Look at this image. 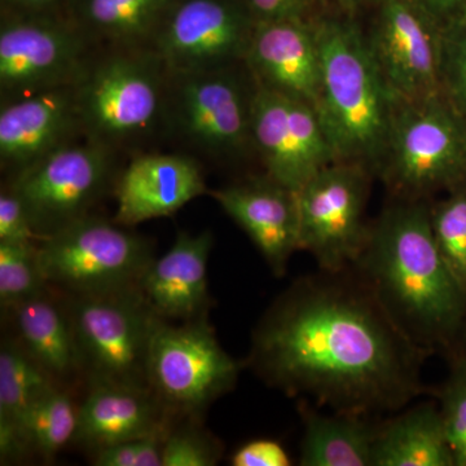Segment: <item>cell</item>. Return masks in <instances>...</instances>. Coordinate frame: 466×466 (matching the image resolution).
Here are the masks:
<instances>
[{
  "label": "cell",
  "instance_id": "6da1fadb",
  "mask_svg": "<svg viewBox=\"0 0 466 466\" xmlns=\"http://www.w3.org/2000/svg\"><path fill=\"white\" fill-rule=\"evenodd\" d=\"M422 349L354 266L299 279L267 311L250 360L289 395L379 419L426 391Z\"/></svg>",
  "mask_w": 466,
  "mask_h": 466
},
{
  "label": "cell",
  "instance_id": "7a4b0ae2",
  "mask_svg": "<svg viewBox=\"0 0 466 466\" xmlns=\"http://www.w3.org/2000/svg\"><path fill=\"white\" fill-rule=\"evenodd\" d=\"M428 200L391 198L370 225L355 268L422 349L452 348L466 321V293L441 258Z\"/></svg>",
  "mask_w": 466,
  "mask_h": 466
},
{
  "label": "cell",
  "instance_id": "3957f363",
  "mask_svg": "<svg viewBox=\"0 0 466 466\" xmlns=\"http://www.w3.org/2000/svg\"><path fill=\"white\" fill-rule=\"evenodd\" d=\"M318 39V112L337 161L361 165L376 177L395 97L352 18L320 15Z\"/></svg>",
  "mask_w": 466,
  "mask_h": 466
},
{
  "label": "cell",
  "instance_id": "277c9868",
  "mask_svg": "<svg viewBox=\"0 0 466 466\" xmlns=\"http://www.w3.org/2000/svg\"><path fill=\"white\" fill-rule=\"evenodd\" d=\"M168 76L152 48H100L76 85L85 139L116 155L140 153L164 133Z\"/></svg>",
  "mask_w": 466,
  "mask_h": 466
},
{
  "label": "cell",
  "instance_id": "5b68a950",
  "mask_svg": "<svg viewBox=\"0 0 466 466\" xmlns=\"http://www.w3.org/2000/svg\"><path fill=\"white\" fill-rule=\"evenodd\" d=\"M376 177L391 198L428 200L466 184V119L443 95L394 110Z\"/></svg>",
  "mask_w": 466,
  "mask_h": 466
},
{
  "label": "cell",
  "instance_id": "8992f818",
  "mask_svg": "<svg viewBox=\"0 0 466 466\" xmlns=\"http://www.w3.org/2000/svg\"><path fill=\"white\" fill-rule=\"evenodd\" d=\"M254 91L256 82L244 63L207 72L170 73L164 133L211 161L242 157L253 150Z\"/></svg>",
  "mask_w": 466,
  "mask_h": 466
},
{
  "label": "cell",
  "instance_id": "52a82bcc",
  "mask_svg": "<svg viewBox=\"0 0 466 466\" xmlns=\"http://www.w3.org/2000/svg\"><path fill=\"white\" fill-rule=\"evenodd\" d=\"M153 259L148 241L95 216L82 218L38 244L45 280L76 296L137 289Z\"/></svg>",
  "mask_w": 466,
  "mask_h": 466
},
{
  "label": "cell",
  "instance_id": "ba28073f",
  "mask_svg": "<svg viewBox=\"0 0 466 466\" xmlns=\"http://www.w3.org/2000/svg\"><path fill=\"white\" fill-rule=\"evenodd\" d=\"M99 51L72 16L2 14V104L78 84Z\"/></svg>",
  "mask_w": 466,
  "mask_h": 466
},
{
  "label": "cell",
  "instance_id": "9c48e42d",
  "mask_svg": "<svg viewBox=\"0 0 466 466\" xmlns=\"http://www.w3.org/2000/svg\"><path fill=\"white\" fill-rule=\"evenodd\" d=\"M159 318L139 288L76 296L70 319L82 364L92 379L150 391V343Z\"/></svg>",
  "mask_w": 466,
  "mask_h": 466
},
{
  "label": "cell",
  "instance_id": "30bf717a",
  "mask_svg": "<svg viewBox=\"0 0 466 466\" xmlns=\"http://www.w3.org/2000/svg\"><path fill=\"white\" fill-rule=\"evenodd\" d=\"M373 177L361 165L336 161L297 192L300 250L309 251L319 268H348L363 253L372 225L366 208Z\"/></svg>",
  "mask_w": 466,
  "mask_h": 466
},
{
  "label": "cell",
  "instance_id": "8fae6325",
  "mask_svg": "<svg viewBox=\"0 0 466 466\" xmlns=\"http://www.w3.org/2000/svg\"><path fill=\"white\" fill-rule=\"evenodd\" d=\"M240 370L202 315L179 327L159 318L150 343L148 385L167 407L201 412L231 390Z\"/></svg>",
  "mask_w": 466,
  "mask_h": 466
},
{
  "label": "cell",
  "instance_id": "7c38bea8",
  "mask_svg": "<svg viewBox=\"0 0 466 466\" xmlns=\"http://www.w3.org/2000/svg\"><path fill=\"white\" fill-rule=\"evenodd\" d=\"M116 158L112 150L84 137L12 175L7 187L23 201L34 231L45 238L90 216L113 179Z\"/></svg>",
  "mask_w": 466,
  "mask_h": 466
},
{
  "label": "cell",
  "instance_id": "4fadbf2b",
  "mask_svg": "<svg viewBox=\"0 0 466 466\" xmlns=\"http://www.w3.org/2000/svg\"><path fill=\"white\" fill-rule=\"evenodd\" d=\"M254 26L242 0H177L150 48L173 75L238 66Z\"/></svg>",
  "mask_w": 466,
  "mask_h": 466
},
{
  "label": "cell",
  "instance_id": "5bb4252c",
  "mask_svg": "<svg viewBox=\"0 0 466 466\" xmlns=\"http://www.w3.org/2000/svg\"><path fill=\"white\" fill-rule=\"evenodd\" d=\"M251 147L267 177L294 192L337 161L317 106L257 85Z\"/></svg>",
  "mask_w": 466,
  "mask_h": 466
},
{
  "label": "cell",
  "instance_id": "9a60e30c",
  "mask_svg": "<svg viewBox=\"0 0 466 466\" xmlns=\"http://www.w3.org/2000/svg\"><path fill=\"white\" fill-rule=\"evenodd\" d=\"M366 36L392 96L416 101L441 95V27L416 0H379Z\"/></svg>",
  "mask_w": 466,
  "mask_h": 466
},
{
  "label": "cell",
  "instance_id": "2e32d148",
  "mask_svg": "<svg viewBox=\"0 0 466 466\" xmlns=\"http://www.w3.org/2000/svg\"><path fill=\"white\" fill-rule=\"evenodd\" d=\"M84 137L76 85L2 104L0 162L12 175Z\"/></svg>",
  "mask_w": 466,
  "mask_h": 466
},
{
  "label": "cell",
  "instance_id": "e0dca14e",
  "mask_svg": "<svg viewBox=\"0 0 466 466\" xmlns=\"http://www.w3.org/2000/svg\"><path fill=\"white\" fill-rule=\"evenodd\" d=\"M319 16L256 24L244 64L257 86L308 101L318 108Z\"/></svg>",
  "mask_w": 466,
  "mask_h": 466
},
{
  "label": "cell",
  "instance_id": "ac0fdd59",
  "mask_svg": "<svg viewBox=\"0 0 466 466\" xmlns=\"http://www.w3.org/2000/svg\"><path fill=\"white\" fill-rule=\"evenodd\" d=\"M208 192L198 159L186 153H137L115 186V223L131 227L173 216Z\"/></svg>",
  "mask_w": 466,
  "mask_h": 466
},
{
  "label": "cell",
  "instance_id": "d6986e66",
  "mask_svg": "<svg viewBox=\"0 0 466 466\" xmlns=\"http://www.w3.org/2000/svg\"><path fill=\"white\" fill-rule=\"evenodd\" d=\"M210 196L249 235L275 276H283L290 257L300 250L297 192L265 174Z\"/></svg>",
  "mask_w": 466,
  "mask_h": 466
},
{
  "label": "cell",
  "instance_id": "ffe728a7",
  "mask_svg": "<svg viewBox=\"0 0 466 466\" xmlns=\"http://www.w3.org/2000/svg\"><path fill=\"white\" fill-rule=\"evenodd\" d=\"M213 235L177 233L171 249L153 259L139 289L153 311L162 319L192 320L207 308L208 260Z\"/></svg>",
  "mask_w": 466,
  "mask_h": 466
},
{
  "label": "cell",
  "instance_id": "44dd1931",
  "mask_svg": "<svg viewBox=\"0 0 466 466\" xmlns=\"http://www.w3.org/2000/svg\"><path fill=\"white\" fill-rule=\"evenodd\" d=\"M164 428L149 390L92 380L90 391L78 408L75 441L97 450L139 440Z\"/></svg>",
  "mask_w": 466,
  "mask_h": 466
},
{
  "label": "cell",
  "instance_id": "7402d4cb",
  "mask_svg": "<svg viewBox=\"0 0 466 466\" xmlns=\"http://www.w3.org/2000/svg\"><path fill=\"white\" fill-rule=\"evenodd\" d=\"M373 466H455L437 401L379 422Z\"/></svg>",
  "mask_w": 466,
  "mask_h": 466
},
{
  "label": "cell",
  "instance_id": "603a6c76",
  "mask_svg": "<svg viewBox=\"0 0 466 466\" xmlns=\"http://www.w3.org/2000/svg\"><path fill=\"white\" fill-rule=\"evenodd\" d=\"M299 412L305 429L300 465L373 466L379 419L333 410L325 415L308 400Z\"/></svg>",
  "mask_w": 466,
  "mask_h": 466
},
{
  "label": "cell",
  "instance_id": "cb8c5ba5",
  "mask_svg": "<svg viewBox=\"0 0 466 466\" xmlns=\"http://www.w3.org/2000/svg\"><path fill=\"white\" fill-rule=\"evenodd\" d=\"M177 0H75L70 16L99 48H150Z\"/></svg>",
  "mask_w": 466,
  "mask_h": 466
},
{
  "label": "cell",
  "instance_id": "d4e9b609",
  "mask_svg": "<svg viewBox=\"0 0 466 466\" xmlns=\"http://www.w3.org/2000/svg\"><path fill=\"white\" fill-rule=\"evenodd\" d=\"M54 386V377L15 343L0 350V456L2 461L23 458L32 450L25 433L33 404Z\"/></svg>",
  "mask_w": 466,
  "mask_h": 466
},
{
  "label": "cell",
  "instance_id": "484cf974",
  "mask_svg": "<svg viewBox=\"0 0 466 466\" xmlns=\"http://www.w3.org/2000/svg\"><path fill=\"white\" fill-rule=\"evenodd\" d=\"M12 309L24 349L46 372L57 379L84 367L72 319L46 293Z\"/></svg>",
  "mask_w": 466,
  "mask_h": 466
},
{
  "label": "cell",
  "instance_id": "4316f807",
  "mask_svg": "<svg viewBox=\"0 0 466 466\" xmlns=\"http://www.w3.org/2000/svg\"><path fill=\"white\" fill-rule=\"evenodd\" d=\"M78 429V408L66 391L52 386L33 404L25 424L30 447L50 459L75 441Z\"/></svg>",
  "mask_w": 466,
  "mask_h": 466
},
{
  "label": "cell",
  "instance_id": "83f0119b",
  "mask_svg": "<svg viewBox=\"0 0 466 466\" xmlns=\"http://www.w3.org/2000/svg\"><path fill=\"white\" fill-rule=\"evenodd\" d=\"M431 225L441 258L466 293V184L431 201Z\"/></svg>",
  "mask_w": 466,
  "mask_h": 466
},
{
  "label": "cell",
  "instance_id": "f1b7e54d",
  "mask_svg": "<svg viewBox=\"0 0 466 466\" xmlns=\"http://www.w3.org/2000/svg\"><path fill=\"white\" fill-rule=\"evenodd\" d=\"M38 260V244L0 242V303L15 306L46 293Z\"/></svg>",
  "mask_w": 466,
  "mask_h": 466
},
{
  "label": "cell",
  "instance_id": "f546056e",
  "mask_svg": "<svg viewBox=\"0 0 466 466\" xmlns=\"http://www.w3.org/2000/svg\"><path fill=\"white\" fill-rule=\"evenodd\" d=\"M451 370L437 392L455 466H466V355L452 354Z\"/></svg>",
  "mask_w": 466,
  "mask_h": 466
},
{
  "label": "cell",
  "instance_id": "4dcf8cb0",
  "mask_svg": "<svg viewBox=\"0 0 466 466\" xmlns=\"http://www.w3.org/2000/svg\"><path fill=\"white\" fill-rule=\"evenodd\" d=\"M441 91L466 119V20L441 30Z\"/></svg>",
  "mask_w": 466,
  "mask_h": 466
},
{
  "label": "cell",
  "instance_id": "1f68e13d",
  "mask_svg": "<svg viewBox=\"0 0 466 466\" xmlns=\"http://www.w3.org/2000/svg\"><path fill=\"white\" fill-rule=\"evenodd\" d=\"M220 446L201 431L187 426L167 433L162 449V466H213Z\"/></svg>",
  "mask_w": 466,
  "mask_h": 466
},
{
  "label": "cell",
  "instance_id": "d6a6232c",
  "mask_svg": "<svg viewBox=\"0 0 466 466\" xmlns=\"http://www.w3.org/2000/svg\"><path fill=\"white\" fill-rule=\"evenodd\" d=\"M42 238L34 231L20 198L5 187L0 193V242L39 244Z\"/></svg>",
  "mask_w": 466,
  "mask_h": 466
},
{
  "label": "cell",
  "instance_id": "836d02e7",
  "mask_svg": "<svg viewBox=\"0 0 466 466\" xmlns=\"http://www.w3.org/2000/svg\"><path fill=\"white\" fill-rule=\"evenodd\" d=\"M317 2L318 0H242L256 24L317 17Z\"/></svg>",
  "mask_w": 466,
  "mask_h": 466
},
{
  "label": "cell",
  "instance_id": "e575fe53",
  "mask_svg": "<svg viewBox=\"0 0 466 466\" xmlns=\"http://www.w3.org/2000/svg\"><path fill=\"white\" fill-rule=\"evenodd\" d=\"M233 466H289V455L279 441L256 440L244 444L232 456Z\"/></svg>",
  "mask_w": 466,
  "mask_h": 466
},
{
  "label": "cell",
  "instance_id": "d590c367",
  "mask_svg": "<svg viewBox=\"0 0 466 466\" xmlns=\"http://www.w3.org/2000/svg\"><path fill=\"white\" fill-rule=\"evenodd\" d=\"M75 0H2L3 14L66 15L70 16Z\"/></svg>",
  "mask_w": 466,
  "mask_h": 466
},
{
  "label": "cell",
  "instance_id": "8d00e7d4",
  "mask_svg": "<svg viewBox=\"0 0 466 466\" xmlns=\"http://www.w3.org/2000/svg\"><path fill=\"white\" fill-rule=\"evenodd\" d=\"M416 2L434 18L441 30L466 20V0H416Z\"/></svg>",
  "mask_w": 466,
  "mask_h": 466
},
{
  "label": "cell",
  "instance_id": "74e56055",
  "mask_svg": "<svg viewBox=\"0 0 466 466\" xmlns=\"http://www.w3.org/2000/svg\"><path fill=\"white\" fill-rule=\"evenodd\" d=\"M140 440V438H139ZM139 440L121 441L96 450L95 465L99 466H137Z\"/></svg>",
  "mask_w": 466,
  "mask_h": 466
},
{
  "label": "cell",
  "instance_id": "f35d334b",
  "mask_svg": "<svg viewBox=\"0 0 466 466\" xmlns=\"http://www.w3.org/2000/svg\"><path fill=\"white\" fill-rule=\"evenodd\" d=\"M449 354L466 355V321L464 327H462L461 332L459 334L458 339H456V342L453 343L452 348H451Z\"/></svg>",
  "mask_w": 466,
  "mask_h": 466
},
{
  "label": "cell",
  "instance_id": "ab89813d",
  "mask_svg": "<svg viewBox=\"0 0 466 466\" xmlns=\"http://www.w3.org/2000/svg\"><path fill=\"white\" fill-rule=\"evenodd\" d=\"M339 5L348 9L361 7L368 3H377L379 0H337Z\"/></svg>",
  "mask_w": 466,
  "mask_h": 466
}]
</instances>
